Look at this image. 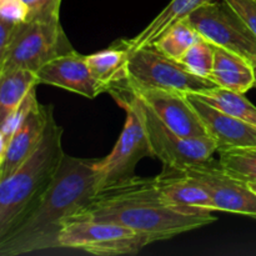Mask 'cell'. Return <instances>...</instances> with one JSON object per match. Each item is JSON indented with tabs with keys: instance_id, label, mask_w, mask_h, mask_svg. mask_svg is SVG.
<instances>
[{
	"instance_id": "7a4b0ae2",
	"label": "cell",
	"mask_w": 256,
	"mask_h": 256,
	"mask_svg": "<svg viewBox=\"0 0 256 256\" xmlns=\"http://www.w3.org/2000/svg\"><path fill=\"white\" fill-rule=\"evenodd\" d=\"M212 212L179 209L162 199L156 178L132 175L100 189L70 222H116L144 235L152 244L212 224L218 220Z\"/></svg>"
},
{
	"instance_id": "44dd1931",
	"label": "cell",
	"mask_w": 256,
	"mask_h": 256,
	"mask_svg": "<svg viewBox=\"0 0 256 256\" xmlns=\"http://www.w3.org/2000/svg\"><path fill=\"white\" fill-rule=\"evenodd\" d=\"M199 32L188 22L186 19H184L166 30L158 39L154 46L166 56L179 60L199 39Z\"/></svg>"
},
{
	"instance_id": "ac0fdd59",
	"label": "cell",
	"mask_w": 256,
	"mask_h": 256,
	"mask_svg": "<svg viewBox=\"0 0 256 256\" xmlns=\"http://www.w3.org/2000/svg\"><path fill=\"white\" fill-rule=\"evenodd\" d=\"M129 52L119 42L95 54L86 55V62L92 78L102 92H110L126 82V65Z\"/></svg>"
},
{
	"instance_id": "7c38bea8",
	"label": "cell",
	"mask_w": 256,
	"mask_h": 256,
	"mask_svg": "<svg viewBox=\"0 0 256 256\" xmlns=\"http://www.w3.org/2000/svg\"><path fill=\"white\" fill-rule=\"evenodd\" d=\"M52 112V105H42L36 99L22 116L10 139L2 146L0 182L9 178L34 152L44 136Z\"/></svg>"
},
{
	"instance_id": "cb8c5ba5",
	"label": "cell",
	"mask_w": 256,
	"mask_h": 256,
	"mask_svg": "<svg viewBox=\"0 0 256 256\" xmlns=\"http://www.w3.org/2000/svg\"><path fill=\"white\" fill-rule=\"evenodd\" d=\"M29 9L28 20H60L62 0H22Z\"/></svg>"
},
{
	"instance_id": "603a6c76",
	"label": "cell",
	"mask_w": 256,
	"mask_h": 256,
	"mask_svg": "<svg viewBox=\"0 0 256 256\" xmlns=\"http://www.w3.org/2000/svg\"><path fill=\"white\" fill-rule=\"evenodd\" d=\"M214 44L200 35L199 39L178 62L188 72L209 79L214 66Z\"/></svg>"
},
{
	"instance_id": "30bf717a",
	"label": "cell",
	"mask_w": 256,
	"mask_h": 256,
	"mask_svg": "<svg viewBox=\"0 0 256 256\" xmlns=\"http://www.w3.org/2000/svg\"><path fill=\"white\" fill-rule=\"evenodd\" d=\"M122 88L145 102L169 129L180 136H209L204 122L185 92L160 88Z\"/></svg>"
},
{
	"instance_id": "7402d4cb",
	"label": "cell",
	"mask_w": 256,
	"mask_h": 256,
	"mask_svg": "<svg viewBox=\"0 0 256 256\" xmlns=\"http://www.w3.org/2000/svg\"><path fill=\"white\" fill-rule=\"evenodd\" d=\"M219 164L228 174L245 182H256V146L222 150Z\"/></svg>"
},
{
	"instance_id": "8fae6325",
	"label": "cell",
	"mask_w": 256,
	"mask_h": 256,
	"mask_svg": "<svg viewBox=\"0 0 256 256\" xmlns=\"http://www.w3.org/2000/svg\"><path fill=\"white\" fill-rule=\"evenodd\" d=\"M202 182L212 195L216 212L256 218V192L249 184L228 174L214 159L186 170Z\"/></svg>"
},
{
	"instance_id": "2e32d148",
	"label": "cell",
	"mask_w": 256,
	"mask_h": 256,
	"mask_svg": "<svg viewBox=\"0 0 256 256\" xmlns=\"http://www.w3.org/2000/svg\"><path fill=\"white\" fill-rule=\"evenodd\" d=\"M214 0H172L158 16L132 39L119 40V44L130 52L142 48L152 46L166 30L186 19L195 9Z\"/></svg>"
},
{
	"instance_id": "83f0119b",
	"label": "cell",
	"mask_w": 256,
	"mask_h": 256,
	"mask_svg": "<svg viewBox=\"0 0 256 256\" xmlns=\"http://www.w3.org/2000/svg\"><path fill=\"white\" fill-rule=\"evenodd\" d=\"M248 184H249V186L256 192V182H248Z\"/></svg>"
},
{
	"instance_id": "52a82bcc",
	"label": "cell",
	"mask_w": 256,
	"mask_h": 256,
	"mask_svg": "<svg viewBox=\"0 0 256 256\" xmlns=\"http://www.w3.org/2000/svg\"><path fill=\"white\" fill-rule=\"evenodd\" d=\"M149 244L144 235L112 222L75 220L65 224L59 234V248L92 255H132Z\"/></svg>"
},
{
	"instance_id": "5b68a950",
	"label": "cell",
	"mask_w": 256,
	"mask_h": 256,
	"mask_svg": "<svg viewBox=\"0 0 256 256\" xmlns=\"http://www.w3.org/2000/svg\"><path fill=\"white\" fill-rule=\"evenodd\" d=\"M75 52L60 20H26L16 36L0 54V72L24 68L38 70L52 60Z\"/></svg>"
},
{
	"instance_id": "4316f807",
	"label": "cell",
	"mask_w": 256,
	"mask_h": 256,
	"mask_svg": "<svg viewBox=\"0 0 256 256\" xmlns=\"http://www.w3.org/2000/svg\"><path fill=\"white\" fill-rule=\"evenodd\" d=\"M22 22H15L5 19H0V54H2L8 49V46L12 44V42L16 36Z\"/></svg>"
},
{
	"instance_id": "9c48e42d",
	"label": "cell",
	"mask_w": 256,
	"mask_h": 256,
	"mask_svg": "<svg viewBox=\"0 0 256 256\" xmlns=\"http://www.w3.org/2000/svg\"><path fill=\"white\" fill-rule=\"evenodd\" d=\"M186 20L214 45L236 52L249 62L256 59V36L224 0L202 5Z\"/></svg>"
},
{
	"instance_id": "8992f818",
	"label": "cell",
	"mask_w": 256,
	"mask_h": 256,
	"mask_svg": "<svg viewBox=\"0 0 256 256\" xmlns=\"http://www.w3.org/2000/svg\"><path fill=\"white\" fill-rule=\"evenodd\" d=\"M119 86L160 88L182 92H199L218 85L210 79L188 72L178 60L166 56L152 45L130 52L126 82Z\"/></svg>"
},
{
	"instance_id": "e0dca14e",
	"label": "cell",
	"mask_w": 256,
	"mask_h": 256,
	"mask_svg": "<svg viewBox=\"0 0 256 256\" xmlns=\"http://www.w3.org/2000/svg\"><path fill=\"white\" fill-rule=\"evenodd\" d=\"M214 66L209 79L218 86L245 94L255 88V72L246 58L214 45Z\"/></svg>"
},
{
	"instance_id": "5bb4252c",
	"label": "cell",
	"mask_w": 256,
	"mask_h": 256,
	"mask_svg": "<svg viewBox=\"0 0 256 256\" xmlns=\"http://www.w3.org/2000/svg\"><path fill=\"white\" fill-rule=\"evenodd\" d=\"M40 84L62 88L88 99L102 94L99 84L92 78L86 62V55L76 52L52 60L36 72Z\"/></svg>"
},
{
	"instance_id": "ffe728a7",
	"label": "cell",
	"mask_w": 256,
	"mask_h": 256,
	"mask_svg": "<svg viewBox=\"0 0 256 256\" xmlns=\"http://www.w3.org/2000/svg\"><path fill=\"white\" fill-rule=\"evenodd\" d=\"M190 94L225 114L244 120L256 126V106L244 96L242 92H232L222 86H214L212 89Z\"/></svg>"
},
{
	"instance_id": "3957f363",
	"label": "cell",
	"mask_w": 256,
	"mask_h": 256,
	"mask_svg": "<svg viewBox=\"0 0 256 256\" xmlns=\"http://www.w3.org/2000/svg\"><path fill=\"white\" fill-rule=\"evenodd\" d=\"M64 156L62 128L58 125L52 112L34 152L9 178L0 182V236L46 192Z\"/></svg>"
},
{
	"instance_id": "484cf974",
	"label": "cell",
	"mask_w": 256,
	"mask_h": 256,
	"mask_svg": "<svg viewBox=\"0 0 256 256\" xmlns=\"http://www.w3.org/2000/svg\"><path fill=\"white\" fill-rule=\"evenodd\" d=\"M0 19L22 22L29 19V9L22 0H0Z\"/></svg>"
},
{
	"instance_id": "ba28073f",
	"label": "cell",
	"mask_w": 256,
	"mask_h": 256,
	"mask_svg": "<svg viewBox=\"0 0 256 256\" xmlns=\"http://www.w3.org/2000/svg\"><path fill=\"white\" fill-rule=\"evenodd\" d=\"M142 119L152 149V155L166 168L188 170L198 168L212 160L218 152L215 140L210 136L182 138L166 126L145 102L138 98Z\"/></svg>"
},
{
	"instance_id": "6da1fadb",
	"label": "cell",
	"mask_w": 256,
	"mask_h": 256,
	"mask_svg": "<svg viewBox=\"0 0 256 256\" xmlns=\"http://www.w3.org/2000/svg\"><path fill=\"white\" fill-rule=\"evenodd\" d=\"M100 162L65 154L46 192L0 236V256L59 248L62 228L100 190Z\"/></svg>"
},
{
	"instance_id": "277c9868",
	"label": "cell",
	"mask_w": 256,
	"mask_h": 256,
	"mask_svg": "<svg viewBox=\"0 0 256 256\" xmlns=\"http://www.w3.org/2000/svg\"><path fill=\"white\" fill-rule=\"evenodd\" d=\"M109 92L125 110L126 122L114 149L100 162V189L132 176L140 160L154 156L138 98L122 86Z\"/></svg>"
},
{
	"instance_id": "4fadbf2b",
	"label": "cell",
	"mask_w": 256,
	"mask_h": 256,
	"mask_svg": "<svg viewBox=\"0 0 256 256\" xmlns=\"http://www.w3.org/2000/svg\"><path fill=\"white\" fill-rule=\"evenodd\" d=\"M195 112L204 122L210 138L215 140L218 152L236 148L256 146V126L220 112L208 102L185 92Z\"/></svg>"
},
{
	"instance_id": "d6986e66",
	"label": "cell",
	"mask_w": 256,
	"mask_h": 256,
	"mask_svg": "<svg viewBox=\"0 0 256 256\" xmlns=\"http://www.w3.org/2000/svg\"><path fill=\"white\" fill-rule=\"evenodd\" d=\"M39 84L38 74L32 70L16 68L0 72V122L9 118Z\"/></svg>"
},
{
	"instance_id": "d4e9b609",
	"label": "cell",
	"mask_w": 256,
	"mask_h": 256,
	"mask_svg": "<svg viewBox=\"0 0 256 256\" xmlns=\"http://www.w3.org/2000/svg\"><path fill=\"white\" fill-rule=\"evenodd\" d=\"M256 36V0H224Z\"/></svg>"
},
{
	"instance_id": "9a60e30c",
	"label": "cell",
	"mask_w": 256,
	"mask_h": 256,
	"mask_svg": "<svg viewBox=\"0 0 256 256\" xmlns=\"http://www.w3.org/2000/svg\"><path fill=\"white\" fill-rule=\"evenodd\" d=\"M155 178L160 195L169 204L190 212H216L206 188L186 170L164 166L162 174Z\"/></svg>"
}]
</instances>
